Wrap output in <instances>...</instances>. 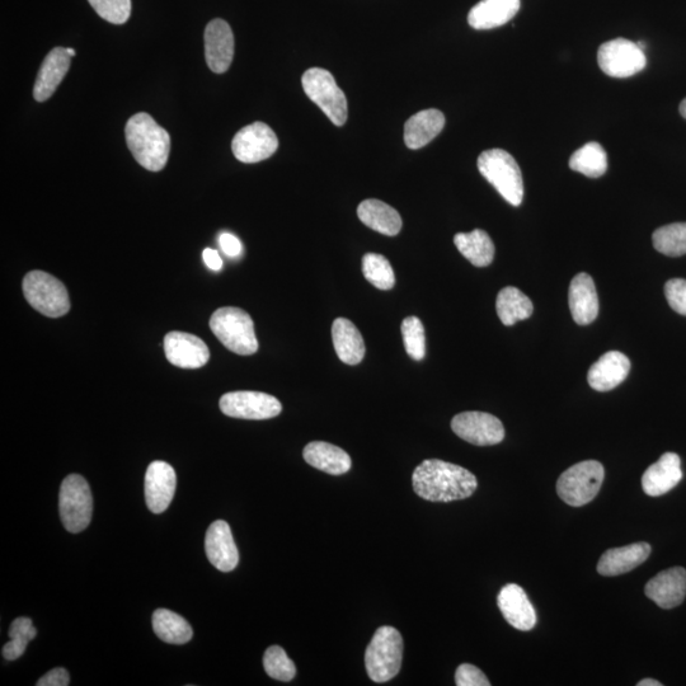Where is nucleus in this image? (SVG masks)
<instances>
[{"label":"nucleus","instance_id":"obj_1","mask_svg":"<svg viewBox=\"0 0 686 686\" xmlns=\"http://www.w3.org/2000/svg\"><path fill=\"white\" fill-rule=\"evenodd\" d=\"M413 490L426 501L464 500L476 492V476L468 469L440 459L424 460L413 472Z\"/></svg>","mask_w":686,"mask_h":686},{"label":"nucleus","instance_id":"obj_2","mask_svg":"<svg viewBox=\"0 0 686 686\" xmlns=\"http://www.w3.org/2000/svg\"><path fill=\"white\" fill-rule=\"evenodd\" d=\"M126 143L135 161L148 171H162L171 152V136L154 121L153 117L136 114L125 128Z\"/></svg>","mask_w":686,"mask_h":686},{"label":"nucleus","instance_id":"obj_3","mask_svg":"<svg viewBox=\"0 0 686 686\" xmlns=\"http://www.w3.org/2000/svg\"><path fill=\"white\" fill-rule=\"evenodd\" d=\"M478 169L510 205H521L524 199L523 175L510 153L502 149L486 150L479 155Z\"/></svg>","mask_w":686,"mask_h":686},{"label":"nucleus","instance_id":"obj_4","mask_svg":"<svg viewBox=\"0 0 686 686\" xmlns=\"http://www.w3.org/2000/svg\"><path fill=\"white\" fill-rule=\"evenodd\" d=\"M210 328L216 338L234 354H256L258 341L255 323L246 310L234 307L220 308L211 316Z\"/></svg>","mask_w":686,"mask_h":686},{"label":"nucleus","instance_id":"obj_5","mask_svg":"<svg viewBox=\"0 0 686 686\" xmlns=\"http://www.w3.org/2000/svg\"><path fill=\"white\" fill-rule=\"evenodd\" d=\"M403 661V638L393 627H382L375 632L366 648L365 666L369 678L375 683L396 678Z\"/></svg>","mask_w":686,"mask_h":686},{"label":"nucleus","instance_id":"obj_6","mask_svg":"<svg viewBox=\"0 0 686 686\" xmlns=\"http://www.w3.org/2000/svg\"><path fill=\"white\" fill-rule=\"evenodd\" d=\"M604 476L603 464L596 460L572 465L558 478V496L572 507L585 506L598 496Z\"/></svg>","mask_w":686,"mask_h":686},{"label":"nucleus","instance_id":"obj_7","mask_svg":"<svg viewBox=\"0 0 686 686\" xmlns=\"http://www.w3.org/2000/svg\"><path fill=\"white\" fill-rule=\"evenodd\" d=\"M23 294L31 307L46 317L60 318L70 310L67 288L48 272H28L23 279Z\"/></svg>","mask_w":686,"mask_h":686},{"label":"nucleus","instance_id":"obj_8","mask_svg":"<svg viewBox=\"0 0 686 686\" xmlns=\"http://www.w3.org/2000/svg\"><path fill=\"white\" fill-rule=\"evenodd\" d=\"M59 512L64 528L77 534L91 524L93 497L88 482L79 474H70L61 483Z\"/></svg>","mask_w":686,"mask_h":686},{"label":"nucleus","instance_id":"obj_9","mask_svg":"<svg viewBox=\"0 0 686 686\" xmlns=\"http://www.w3.org/2000/svg\"><path fill=\"white\" fill-rule=\"evenodd\" d=\"M305 95L316 103L336 126L346 124L349 108L345 93L337 86L335 77L326 69L312 68L302 78Z\"/></svg>","mask_w":686,"mask_h":686},{"label":"nucleus","instance_id":"obj_10","mask_svg":"<svg viewBox=\"0 0 686 686\" xmlns=\"http://www.w3.org/2000/svg\"><path fill=\"white\" fill-rule=\"evenodd\" d=\"M598 63L609 77L629 78L646 68L647 59L645 51L639 48L638 44L626 39H617L600 46Z\"/></svg>","mask_w":686,"mask_h":686},{"label":"nucleus","instance_id":"obj_11","mask_svg":"<svg viewBox=\"0 0 686 686\" xmlns=\"http://www.w3.org/2000/svg\"><path fill=\"white\" fill-rule=\"evenodd\" d=\"M220 410L225 416L242 420H270L280 415L283 406L271 394L239 391L224 394Z\"/></svg>","mask_w":686,"mask_h":686},{"label":"nucleus","instance_id":"obj_12","mask_svg":"<svg viewBox=\"0 0 686 686\" xmlns=\"http://www.w3.org/2000/svg\"><path fill=\"white\" fill-rule=\"evenodd\" d=\"M279 148L275 131L263 122H255L239 130L234 136L232 149L234 157L243 163L266 161Z\"/></svg>","mask_w":686,"mask_h":686},{"label":"nucleus","instance_id":"obj_13","mask_svg":"<svg viewBox=\"0 0 686 686\" xmlns=\"http://www.w3.org/2000/svg\"><path fill=\"white\" fill-rule=\"evenodd\" d=\"M451 429L460 439L477 446L500 444L505 427L497 417L485 412H463L453 418Z\"/></svg>","mask_w":686,"mask_h":686},{"label":"nucleus","instance_id":"obj_14","mask_svg":"<svg viewBox=\"0 0 686 686\" xmlns=\"http://www.w3.org/2000/svg\"><path fill=\"white\" fill-rule=\"evenodd\" d=\"M164 352L169 363L181 369H199L209 363L210 351L200 337L173 331L164 337Z\"/></svg>","mask_w":686,"mask_h":686},{"label":"nucleus","instance_id":"obj_15","mask_svg":"<svg viewBox=\"0 0 686 686\" xmlns=\"http://www.w3.org/2000/svg\"><path fill=\"white\" fill-rule=\"evenodd\" d=\"M177 476L175 469L162 460L150 463L145 474V501L153 514H162L175 497Z\"/></svg>","mask_w":686,"mask_h":686},{"label":"nucleus","instance_id":"obj_16","mask_svg":"<svg viewBox=\"0 0 686 686\" xmlns=\"http://www.w3.org/2000/svg\"><path fill=\"white\" fill-rule=\"evenodd\" d=\"M205 551L211 565L219 571L230 572L238 566L239 552L227 521H214L209 526L205 538Z\"/></svg>","mask_w":686,"mask_h":686},{"label":"nucleus","instance_id":"obj_17","mask_svg":"<svg viewBox=\"0 0 686 686\" xmlns=\"http://www.w3.org/2000/svg\"><path fill=\"white\" fill-rule=\"evenodd\" d=\"M234 56L232 28L224 20H213L205 30V58L214 73L227 72Z\"/></svg>","mask_w":686,"mask_h":686},{"label":"nucleus","instance_id":"obj_18","mask_svg":"<svg viewBox=\"0 0 686 686\" xmlns=\"http://www.w3.org/2000/svg\"><path fill=\"white\" fill-rule=\"evenodd\" d=\"M497 604L507 623L518 631H532L537 624V613L523 587L516 584L502 587Z\"/></svg>","mask_w":686,"mask_h":686},{"label":"nucleus","instance_id":"obj_19","mask_svg":"<svg viewBox=\"0 0 686 686\" xmlns=\"http://www.w3.org/2000/svg\"><path fill=\"white\" fill-rule=\"evenodd\" d=\"M646 596L662 609H673L683 604L686 596V570L669 568L653 577L646 585Z\"/></svg>","mask_w":686,"mask_h":686},{"label":"nucleus","instance_id":"obj_20","mask_svg":"<svg viewBox=\"0 0 686 686\" xmlns=\"http://www.w3.org/2000/svg\"><path fill=\"white\" fill-rule=\"evenodd\" d=\"M631 361L622 352L609 351L591 366L587 374L590 387L598 392H609L627 379Z\"/></svg>","mask_w":686,"mask_h":686},{"label":"nucleus","instance_id":"obj_21","mask_svg":"<svg viewBox=\"0 0 686 686\" xmlns=\"http://www.w3.org/2000/svg\"><path fill=\"white\" fill-rule=\"evenodd\" d=\"M568 303L573 321L580 326H587L598 318L599 296L596 291L594 280L589 274H581L573 277L568 293Z\"/></svg>","mask_w":686,"mask_h":686},{"label":"nucleus","instance_id":"obj_22","mask_svg":"<svg viewBox=\"0 0 686 686\" xmlns=\"http://www.w3.org/2000/svg\"><path fill=\"white\" fill-rule=\"evenodd\" d=\"M681 479L683 471L679 455L666 453L647 468L642 477V488L646 495L660 497L678 486Z\"/></svg>","mask_w":686,"mask_h":686},{"label":"nucleus","instance_id":"obj_23","mask_svg":"<svg viewBox=\"0 0 686 686\" xmlns=\"http://www.w3.org/2000/svg\"><path fill=\"white\" fill-rule=\"evenodd\" d=\"M650 554L651 545L646 542L608 549L600 558L598 572L606 577L624 575L641 566Z\"/></svg>","mask_w":686,"mask_h":686},{"label":"nucleus","instance_id":"obj_24","mask_svg":"<svg viewBox=\"0 0 686 686\" xmlns=\"http://www.w3.org/2000/svg\"><path fill=\"white\" fill-rule=\"evenodd\" d=\"M70 59L72 56L68 54L67 49L55 48L50 51L41 65L39 74H37L34 88L36 101L45 102L54 95L59 84L63 82L68 73Z\"/></svg>","mask_w":686,"mask_h":686},{"label":"nucleus","instance_id":"obj_25","mask_svg":"<svg viewBox=\"0 0 686 686\" xmlns=\"http://www.w3.org/2000/svg\"><path fill=\"white\" fill-rule=\"evenodd\" d=\"M520 11V0H482L469 12L474 30H492L510 22Z\"/></svg>","mask_w":686,"mask_h":686},{"label":"nucleus","instance_id":"obj_26","mask_svg":"<svg viewBox=\"0 0 686 686\" xmlns=\"http://www.w3.org/2000/svg\"><path fill=\"white\" fill-rule=\"evenodd\" d=\"M444 126L443 112L435 108L418 112L404 126V143L413 150L424 148L443 131Z\"/></svg>","mask_w":686,"mask_h":686},{"label":"nucleus","instance_id":"obj_27","mask_svg":"<svg viewBox=\"0 0 686 686\" xmlns=\"http://www.w3.org/2000/svg\"><path fill=\"white\" fill-rule=\"evenodd\" d=\"M305 462L332 476H342L350 471L352 460L345 450L336 445L313 441L303 451Z\"/></svg>","mask_w":686,"mask_h":686},{"label":"nucleus","instance_id":"obj_28","mask_svg":"<svg viewBox=\"0 0 686 686\" xmlns=\"http://www.w3.org/2000/svg\"><path fill=\"white\" fill-rule=\"evenodd\" d=\"M332 340L338 359L343 364L357 365L364 360L365 342L354 323L346 318H337L332 326Z\"/></svg>","mask_w":686,"mask_h":686},{"label":"nucleus","instance_id":"obj_29","mask_svg":"<svg viewBox=\"0 0 686 686\" xmlns=\"http://www.w3.org/2000/svg\"><path fill=\"white\" fill-rule=\"evenodd\" d=\"M357 215L366 227L382 233L384 236H397L402 229V218L396 209L385 202L369 199L361 202Z\"/></svg>","mask_w":686,"mask_h":686},{"label":"nucleus","instance_id":"obj_30","mask_svg":"<svg viewBox=\"0 0 686 686\" xmlns=\"http://www.w3.org/2000/svg\"><path fill=\"white\" fill-rule=\"evenodd\" d=\"M454 243L473 266H490L495 258V244L485 230L474 229L471 233H459L454 237Z\"/></svg>","mask_w":686,"mask_h":686},{"label":"nucleus","instance_id":"obj_31","mask_svg":"<svg viewBox=\"0 0 686 686\" xmlns=\"http://www.w3.org/2000/svg\"><path fill=\"white\" fill-rule=\"evenodd\" d=\"M496 310L498 318L505 326H514L515 323L532 317L534 307L528 296L514 286H507L497 295Z\"/></svg>","mask_w":686,"mask_h":686},{"label":"nucleus","instance_id":"obj_32","mask_svg":"<svg viewBox=\"0 0 686 686\" xmlns=\"http://www.w3.org/2000/svg\"><path fill=\"white\" fill-rule=\"evenodd\" d=\"M153 629L159 639L171 645H185L190 642L194 631L185 618L167 609L155 610Z\"/></svg>","mask_w":686,"mask_h":686},{"label":"nucleus","instance_id":"obj_33","mask_svg":"<svg viewBox=\"0 0 686 686\" xmlns=\"http://www.w3.org/2000/svg\"><path fill=\"white\" fill-rule=\"evenodd\" d=\"M570 168L586 177L599 178L608 171V154L599 143H587L572 154Z\"/></svg>","mask_w":686,"mask_h":686},{"label":"nucleus","instance_id":"obj_34","mask_svg":"<svg viewBox=\"0 0 686 686\" xmlns=\"http://www.w3.org/2000/svg\"><path fill=\"white\" fill-rule=\"evenodd\" d=\"M653 247L662 255L680 257L686 255V223L665 225L653 233Z\"/></svg>","mask_w":686,"mask_h":686},{"label":"nucleus","instance_id":"obj_35","mask_svg":"<svg viewBox=\"0 0 686 686\" xmlns=\"http://www.w3.org/2000/svg\"><path fill=\"white\" fill-rule=\"evenodd\" d=\"M363 274L365 279L379 290H392L396 285V275L391 263L378 253H368L364 256Z\"/></svg>","mask_w":686,"mask_h":686},{"label":"nucleus","instance_id":"obj_36","mask_svg":"<svg viewBox=\"0 0 686 686\" xmlns=\"http://www.w3.org/2000/svg\"><path fill=\"white\" fill-rule=\"evenodd\" d=\"M404 349L411 359L421 361L426 355V337L424 324L417 317H407L402 322Z\"/></svg>","mask_w":686,"mask_h":686},{"label":"nucleus","instance_id":"obj_37","mask_svg":"<svg viewBox=\"0 0 686 686\" xmlns=\"http://www.w3.org/2000/svg\"><path fill=\"white\" fill-rule=\"evenodd\" d=\"M263 667L270 678L279 681H291L295 678L296 669L294 662L286 655L283 648L271 646L267 648L263 656Z\"/></svg>","mask_w":686,"mask_h":686},{"label":"nucleus","instance_id":"obj_38","mask_svg":"<svg viewBox=\"0 0 686 686\" xmlns=\"http://www.w3.org/2000/svg\"><path fill=\"white\" fill-rule=\"evenodd\" d=\"M98 16L114 25H124L131 14V0H88Z\"/></svg>","mask_w":686,"mask_h":686},{"label":"nucleus","instance_id":"obj_39","mask_svg":"<svg viewBox=\"0 0 686 686\" xmlns=\"http://www.w3.org/2000/svg\"><path fill=\"white\" fill-rule=\"evenodd\" d=\"M667 303L681 316H686V280L673 279L665 285Z\"/></svg>","mask_w":686,"mask_h":686},{"label":"nucleus","instance_id":"obj_40","mask_svg":"<svg viewBox=\"0 0 686 686\" xmlns=\"http://www.w3.org/2000/svg\"><path fill=\"white\" fill-rule=\"evenodd\" d=\"M455 684L458 686H490L487 676L477 666L463 664L455 673Z\"/></svg>","mask_w":686,"mask_h":686},{"label":"nucleus","instance_id":"obj_41","mask_svg":"<svg viewBox=\"0 0 686 686\" xmlns=\"http://www.w3.org/2000/svg\"><path fill=\"white\" fill-rule=\"evenodd\" d=\"M8 636L27 646L37 636V631L30 618H17L9 628Z\"/></svg>","mask_w":686,"mask_h":686},{"label":"nucleus","instance_id":"obj_42","mask_svg":"<svg viewBox=\"0 0 686 686\" xmlns=\"http://www.w3.org/2000/svg\"><path fill=\"white\" fill-rule=\"evenodd\" d=\"M69 673L63 667H56L37 681V686H68Z\"/></svg>","mask_w":686,"mask_h":686},{"label":"nucleus","instance_id":"obj_43","mask_svg":"<svg viewBox=\"0 0 686 686\" xmlns=\"http://www.w3.org/2000/svg\"><path fill=\"white\" fill-rule=\"evenodd\" d=\"M219 243L225 255L232 258L241 256L243 251L242 243L236 236H233V234L223 233L222 236L219 237Z\"/></svg>","mask_w":686,"mask_h":686},{"label":"nucleus","instance_id":"obj_44","mask_svg":"<svg viewBox=\"0 0 686 686\" xmlns=\"http://www.w3.org/2000/svg\"><path fill=\"white\" fill-rule=\"evenodd\" d=\"M26 648L27 646L23 645V643L13 641V639H11V641L6 643V645L3 647V657L8 661L20 659L23 653H25Z\"/></svg>","mask_w":686,"mask_h":686},{"label":"nucleus","instance_id":"obj_45","mask_svg":"<svg viewBox=\"0 0 686 686\" xmlns=\"http://www.w3.org/2000/svg\"><path fill=\"white\" fill-rule=\"evenodd\" d=\"M202 258H204L205 265L208 266L210 270L220 271L223 269L222 257H220L219 253L214 251V249H204V253H202Z\"/></svg>","mask_w":686,"mask_h":686},{"label":"nucleus","instance_id":"obj_46","mask_svg":"<svg viewBox=\"0 0 686 686\" xmlns=\"http://www.w3.org/2000/svg\"><path fill=\"white\" fill-rule=\"evenodd\" d=\"M638 686H662L660 681L653 680V679H643L639 681L637 684Z\"/></svg>","mask_w":686,"mask_h":686},{"label":"nucleus","instance_id":"obj_47","mask_svg":"<svg viewBox=\"0 0 686 686\" xmlns=\"http://www.w3.org/2000/svg\"><path fill=\"white\" fill-rule=\"evenodd\" d=\"M679 110H680L681 116H683L684 119H686V98L683 102H681Z\"/></svg>","mask_w":686,"mask_h":686},{"label":"nucleus","instance_id":"obj_48","mask_svg":"<svg viewBox=\"0 0 686 686\" xmlns=\"http://www.w3.org/2000/svg\"><path fill=\"white\" fill-rule=\"evenodd\" d=\"M67 51H68V54L70 56H72V58H73V56H75V50L74 49L67 48Z\"/></svg>","mask_w":686,"mask_h":686}]
</instances>
